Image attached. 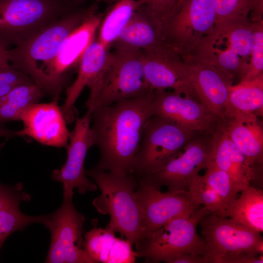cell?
Wrapping results in <instances>:
<instances>
[{"label":"cell","instance_id":"cell-1","mask_svg":"<svg viewBox=\"0 0 263 263\" xmlns=\"http://www.w3.org/2000/svg\"><path fill=\"white\" fill-rule=\"evenodd\" d=\"M154 90L99 107L92 113L94 146L100 152L95 168L117 176L133 174L145 126L152 116Z\"/></svg>","mask_w":263,"mask_h":263},{"label":"cell","instance_id":"cell-2","mask_svg":"<svg viewBox=\"0 0 263 263\" xmlns=\"http://www.w3.org/2000/svg\"><path fill=\"white\" fill-rule=\"evenodd\" d=\"M100 189L101 194L93 201L97 210L109 214L107 226L118 232L133 245L142 238L143 233L141 209L135 190L137 179L133 174L117 176L95 167L85 170Z\"/></svg>","mask_w":263,"mask_h":263},{"label":"cell","instance_id":"cell-3","mask_svg":"<svg viewBox=\"0 0 263 263\" xmlns=\"http://www.w3.org/2000/svg\"><path fill=\"white\" fill-rule=\"evenodd\" d=\"M96 10L95 4L74 9L14 48L8 49L10 65L29 76L38 85L65 39Z\"/></svg>","mask_w":263,"mask_h":263},{"label":"cell","instance_id":"cell-4","mask_svg":"<svg viewBox=\"0 0 263 263\" xmlns=\"http://www.w3.org/2000/svg\"><path fill=\"white\" fill-rule=\"evenodd\" d=\"M253 29L254 24L247 19L218 22L191 54L240 81L249 64Z\"/></svg>","mask_w":263,"mask_h":263},{"label":"cell","instance_id":"cell-5","mask_svg":"<svg viewBox=\"0 0 263 263\" xmlns=\"http://www.w3.org/2000/svg\"><path fill=\"white\" fill-rule=\"evenodd\" d=\"M211 213L206 207H199L188 217L170 220L135 244L136 257L144 258L151 263H171L182 254L205 256L206 245L196 228L200 220Z\"/></svg>","mask_w":263,"mask_h":263},{"label":"cell","instance_id":"cell-6","mask_svg":"<svg viewBox=\"0 0 263 263\" xmlns=\"http://www.w3.org/2000/svg\"><path fill=\"white\" fill-rule=\"evenodd\" d=\"M67 0H0V41L16 46L74 10Z\"/></svg>","mask_w":263,"mask_h":263},{"label":"cell","instance_id":"cell-7","mask_svg":"<svg viewBox=\"0 0 263 263\" xmlns=\"http://www.w3.org/2000/svg\"><path fill=\"white\" fill-rule=\"evenodd\" d=\"M198 132L185 129L161 117L151 116L143 130L134 160L133 174L138 178L156 172L177 156Z\"/></svg>","mask_w":263,"mask_h":263},{"label":"cell","instance_id":"cell-8","mask_svg":"<svg viewBox=\"0 0 263 263\" xmlns=\"http://www.w3.org/2000/svg\"><path fill=\"white\" fill-rule=\"evenodd\" d=\"M152 90L144 74L142 51L110 53L100 90L87 108L95 109L136 97Z\"/></svg>","mask_w":263,"mask_h":263},{"label":"cell","instance_id":"cell-9","mask_svg":"<svg viewBox=\"0 0 263 263\" xmlns=\"http://www.w3.org/2000/svg\"><path fill=\"white\" fill-rule=\"evenodd\" d=\"M73 198L63 197L61 207L49 214L44 224L51 233L45 263H96L84 248L85 218L75 208Z\"/></svg>","mask_w":263,"mask_h":263},{"label":"cell","instance_id":"cell-10","mask_svg":"<svg viewBox=\"0 0 263 263\" xmlns=\"http://www.w3.org/2000/svg\"><path fill=\"white\" fill-rule=\"evenodd\" d=\"M216 21L213 0H184L162 32L168 44L181 54H191L212 32Z\"/></svg>","mask_w":263,"mask_h":263},{"label":"cell","instance_id":"cell-11","mask_svg":"<svg viewBox=\"0 0 263 263\" xmlns=\"http://www.w3.org/2000/svg\"><path fill=\"white\" fill-rule=\"evenodd\" d=\"M199 224L206 245L207 263L228 254L258 256L263 253L261 233L234 219L212 212L203 217Z\"/></svg>","mask_w":263,"mask_h":263},{"label":"cell","instance_id":"cell-12","mask_svg":"<svg viewBox=\"0 0 263 263\" xmlns=\"http://www.w3.org/2000/svg\"><path fill=\"white\" fill-rule=\"evenodd\" d=\"M102 15L95 12L75 28L63 42L55 58L46 68L37 85L52 100H59L70 74L87 48L94 39Z\"/></svg>","mask_w":263,"mask_h":263},{"label":"cell","instance_id":"cell-13","mask_svg":"<svg viewBox=\"0 0 263 263\" xmlns=\"http://www.w3.org/2000/svg\"><path fill=\"white\" fill-rule=\"evenodd\" d=\"M214 135L198 132L177 156L147 177L160 187L166 186L168 190L187 192L194 176L213 161Z\"/></svg>","mask_w":263,"mask_h":263},{"label":"cell","instance_id":"cell-14","mask_svg":"<svg viewBox=\"0 0 263 263\" xmlns=\"http://www.w3.org/2000/svg\"><path fill=\"white\" fill-rule=\"evenodd\" d=\"M136 178L135 194L142 213V237L172 219L189 217L201 207L194 202L187 191L163 192L161 187L149 177Z\"/></svg>","mask_w":263,"mask_h":263},{"label":"cell","instance_id":"cell-15","mask_svg":"<svg viewBox=\"0 0 263 263\" xmlns=\"http://www.w3.org/2000/svg\"><path fill=\"white\" fill-rule=\"evenodd\" d=\"M75 126L70 132L69 141L66 147L67 158L60 169L54 170L52 178L62 185L63 197H73L74 189H77L81 194L97 189L96 184L89 179L85 174L84 162L89 149L94 146L91 128L92 112L87 110L80 117L75 107Z\"/></svg>","mask_w":263,"mask_h":263},{"label":"cell","instance_id":"cell-16","mask_svg":"<svg viewBox=\"0 0 263 263\" xmlns=\"http://www.w3.org/2000/svg\"><path fill=\"white\" fill-rule=\"evenodd\" d=\"M152 116L167 119L188 131L215 135L223 129L225 117L195 98L175 91L155 90Z\"/></svg>","mask_w":263,"mask_h":263},{"label":"cell","instance_id":"cell-17","mask_svg":"<svg viewBox=\"0 0 263 263\" xmlns=\"http://www.w3.org/2000/svg\"><path fill=\"white\" fill-rule=\"evenodd\" d=\"M144 77L152 90L170 89L197 100L180 53L164 44L142 51Z\"/></svg>","mask_w":263,"mask_h":263},{"label":"cell","instance_id":"cell-18","mask_svg":"<svg viewBox=\"0 0 263 263\" xmlns=\"http://www.w3.org/2000/svg\"><path fill=\"white\" fill-rule=\"evenodd\" d=\"M181 54L197 99L212 112L224 117L234 79L192 54Z\"/></svg>","mask_w":263,"mask_h":263},{"label":"cell","instance_id":"cell-19","mask_svg":"<svg viewBox=\"0 0 263 263\" xmlns=\"http://www.w3.org/2000/svg\"><path fill=\"white\" fill-rule=\"evenodd\" d=\"M109 49L102 45L96 38L84 52L77 66V76L73 84L66 89V98L61 108L67 124L75 119V104L83 90H90L89 97L85 103L88 107L97 96L102 83L110 55Z\"/></svg>","mask_w":263,"mask_h":263},{"label":"cell","instance_id":"cell-20","mask_svg":"<svg viewBox=\"0 0 263 263\" xmlns=\"http://www.w3.org/2000/svg\"><path fill=\"white\" fill-rule=\"evenodd\" d=\"M58 102H38L29 108L21 118L23 128L18 130V136H28L48 146L66 148L70 132Z\"/></svg>","mask_w":263,"mask_h":263},{"label":"cell","instance_id":"cell-21","mask_svg":"<svg viewBox=\"0 0 263 263\" xmlns=\"http://www.w3.org/2000/svg\"><path fill=\"white\" fill-rule=\"evenodd\" d=\"M224 117L223 130L244 155L248 165L254 169H262L263 128L259 117L235 113Z\"/></svg>","mask_w":263,"mask_h":263},{"label":"cell","instance_id":"cell-22","mask_svg":"<svg viewBox=\"0 0 263 263\" xmlns=\"http://www.w3.org/2000/svg\"><path fill=\"white\" fill-rule=\"evenodd\" d=\"M213 161L228 174L238 194L253 182V187L262 189L263 170L254 169L248 165L244 155L223 129L214 135Z\"/></svg>","mask_w":263,"mask_h":263},{"label":"cell","instance_id":"cell-23","mask_svg":"<svg viewBox=\"0 0 263 263\" xmlns=\"http://www.w3.org/2000/svg\"><path fill=\"white\" fill-rule=\"evenodd\" d=\"M166 44L159 26L147 11L140 6L111 47L115 51L135 52Z\"/></svg>","mask_w":263,"mask_h":263},{"label":"cell","instance_id":"cell-24","mask_svg":"<svg viewBox=\"0 0 263 263\" xmlns=\"http://www.w3.org/2000/svg\"><path fill=\"white\" fill-rule=\"evenodd\" d=\"M107 226H94L84 234V247L96 263H132L136 257L132 244L127 239L117 238Z\"/></svg>","mask_w":263,"mask_h":263},{"label":"cell","instance_id":"cell-25","mask_svg":"<svg viewBox=\"0 0 263 263\" xmlns=\"http://www.w3.org/2000/svg\"><path fill=\"white\" fill-rule=\"evenodd\" d=\"M225 209L224 217L234 219L250 228L263 231V191L250 185Z\"/></svg>","mask_w":263,"mask_h":263},{"label":"cell","instance_id":"cell-26","mask_svg":"<svg viewBox=\"0 0 263 263\" xmlns=\"http://www.w3.org/2000/svg\"><path fill=\"white\" fill-rule=\"evenodd\" d=\"M235 113L263 116V73L231 86L225 115Z\"/></svg>","mask_w":263,"mask_h":263},{"label":"cell","instance_id":"cell-27","mask_svg":"<svg viewBox=\"0 0 263 263\" xmlns=\"http://www.w3.org/2000/svg\"><path fill=\"white\" fill-rule=\"evenodd\" d=\"M44 95L35 83L14 88L0 98V124L20 121L25 111Z\"/></svg>","mask_w":263,"mask_h":263},{"label":"cell","instance_id":"cell-28","mask_svg":"<svg viewBox=\"0 0 263 263\" xmlns=\"http://www.w3.org/2000/svg\"><path fill=\"white\" fill-rule=\"evenodd\" d=\"M140 0H117L101 20L97 40L110 48L134 13L140 7Z\"/></svg>","mask_w":263,"mask_h":263},{"label":"cell","instance_id":"cell-29","mask_svg":"<svg viewBox=\"0 0 263 263\" xmlns=\"http://www.w3.org/2000/svg\"><path fill=\"white\" fill-rule=\"evenodd\" d=\"M216 23L235 19H247L253 24L263 20V0H213Z\"/></svg>","mask_w":263,"mask_h":263},{"label":"cell","instance_id":"cell-30","mask_svg":"<svg viewBox=\"0 0 263 263\" xmlns=\"http://www.w3.org/2000/svg\"><path fill=\"white\" fill-rule=\"evenodd\" d=\"M49 214L29 216L23 213L19 206L0 210V250L6 239L13 232L22 230L33 224H44Z\"/></svg>","mask_w":263,"mask_h":263},{"label":"cell","instance_id":"cell-31","mask_svg":"<svg viewBox=\"0 0 263 263\" xmlns=\"http://www.w3.org/2000/svg\"><path fill=\"white\" fill-rule=\"evenodd\" d=\"M187 192L199 206L203 205L212 213L224 217L225 207L218 194L204 181L202 175H195Z\"/></svg>","mask_w":263,"mask_h":263},{"label":"cell","instance_id":"cell-32","mask_svg":"<svg viewBox=\"0 0 263 263\" xmlns=\"http://www.w3.org/2000/svg\"><path fill=\"white\" fill-rule=\"evenodd\" d=\"M202 177L219 196L225 209L238 196L228 174L218 167L213 161Z\"/></svg>","mask_w":263,"mask_h":263},{"label":"cell","instance_id":"cell-33","mask_svg":"<svg viewBox=\"0 0 263 263\" xmlns=\"http://www.w3.org/2000/svg\"><path fill=\"white\" fill-rule=\"evenodd\" d=\"M263 73V20L254 23L247 71L239 81L250 80Z\"/></svg>","mask_w":263,"mask_h":263},{"label":"cell","instance_id":"cell-34","mask_svg":"<svg viewBox=\"0 0 263 263\" xmlns=\"http://www.w3.org/2000/svg\"><path fill=\"white\" fill-rule=\"evenodd\" d=\"M141 6L161 28L177 11L184 0H140Z\"/></svg>","mask_w":263,"mask_h":263},{"label":"cell","instance_id":"cell-35","mask_svg":"<svg viewBox=\"0 0 263 263\" xmlns=\"http://www.w3.org/2000/svg\"><path fill=\"white\" fill-rule=\"evenodd\" d=\"M6 141L0 144V152ZM31 196L23 190L22 184L9 186L0 183V210L4 208L19 206L20 203L30 201Z\"/></svg>","mask_w":263,"mask_h":263},{"label":"cell","instance_id":"cell-36","mask_svg":"<svg viewBox=\"0 0 263 263\" xmlns=\"http://www.w3.org/2000/svg\"><path fill=\"white\" fill-rule=\"evenodd\" d=\"M35 83L28 75L11 65L0 67V98L14 88L26 83Z\"/></svg>","mask_w":263,"mask_h":263},{"label":"cell","instance_id":"cell-37","mask_svg":"<svg viewBox=\"0 0 263 263\" xmlns=\"http://www.w3.org/2000/svg\"><path fill=\"white\" fill-rule=\"evenodd\" d=\"M263 254L252 256L245 253L228 254L214 259L212 263H263Z\"/></svg>","mask_w":263,"mask_h":263},{"label":"cell","instance_id":"cell-38","mask_svg":"<svg viewBox=\"0 0 263 263\" xmlns=\"http://www.w3.org/2000/svg\"><path fill=\"white\" fill-rule=\"evenodd\" d=\"M171 263H207L205 256L185 253L175 258Z\"/></svg>","mask_w":263,"mask_h":263},{"label":"cell","instance_id":"cell-39","mask_svg":"<svg viewBox=\"0 0 263 263\" xmlns=\"http://www.w3.org/2000/svg\"><path fill=\"white\" fill-rule=\"evenodd\" d=\"M10 65L8 47L0 41V67H6Z\"/></svg>","mask_w":263,"mask_h":263},{"label":"cell","instance_id":"cell-40","mask_svg":"<svg viewBox=\"0 0 263 263\" xmlns=\"http://www.w3.org/2000/svg\"><path fill=\"white\" fill-rule=\"evenodd\" d=\"M18 130L14 131L6 128L3 124H0V137H4L6 139L17 136Z\"/></svg>","mask_w":263,"mask_h":263},{"label":"cell","instance_id":"cell-41","mask_svg":"<svg viewBox=\"0 0 263 263\" xmlns=\"http://www.w3.org/2000/svg\"><path fill=\"white\" fill-rule=\"evenodd\" d=\"M67 0V1H70V0H73V1H81V0Z\"/></svg>","mask_w":263,"mask_h":263},{"label":"cell","instance_id":"cell-42","mask_svg":"<svg viewBox=\"0 0 263 263\" xmlns=\"http://www.w3.org/2000/svg\"><path fill=\"white\" fill-rule=\"evenodd\" d=\"M113 0V1H117V0Z\"/></svg>","mask_w":263,"mask_h":263}]
</instances>
